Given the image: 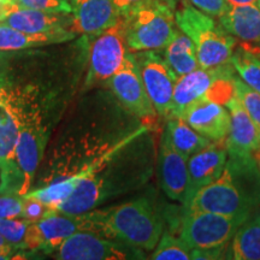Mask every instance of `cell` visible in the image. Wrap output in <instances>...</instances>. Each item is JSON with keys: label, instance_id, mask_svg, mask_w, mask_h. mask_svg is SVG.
<instances>
[{"label": "cell", "instance_id": "obj_33", "mask_svg": "<svg viewBox=\"0 0 260 260\" xmlns=\"http://www.w3.org/2000/svg\"><path fill=\"white\" fill-rule=\"evenodd\" d=\"M23 209V197L0 198V218H21Z\"/></svg>", "mask_w": 260, "mask_h": 260}, {"label": "cell", "instance_id": "obj_4", "mask_svg": "<svg viewBox=\"0 0 260 260\" xmlns=\"http://www.w3.org/2000/svg\"><path fill=\"white\" fill-rule=\"evenodd\" d=\"M175 22L193 41L200 68L207 69L230 63L237 41L218 21L184 3L181 8L175 9Z\"/></svg>", "mask_w": 260, "mask_h": 260}, {"label": "cell", "instance_id": "obj_11", "mask_svg": "<svg viewBox=\"0 0 260 260\" xmlns=\"http://www.w3.org/2000/svg\"><path fill=\"white\" fill-rule=\"evenodd\" d=\"M140 75L155 112L162 118L170 117L177 76L157 51L138 52L135 56Z\"/></svg>", "mask_w": 260, "mask_h": 260}, {"label": "cell", "instance_id": "obj_35", "mask_svg": "<svg viewBox=\"0 0 260 260\" xmlns=\"http://www.w3.org/2000/svg\"><path fill=\"white\" fill-rule=\"evenodd\" d=\"M112 2L123 16L128 14L130 11H133L134 9L148 4V3L154 2V0H112Z\"/></svg>", "mask_w": 260, "mask_h": 260}, {"label": "cell", "instance_id": "obj_6", "mask_svg": "<svg viewBox=\"0 0 260 260\" xmlns=\"http://www.w3.org/2000/svg\"><path fill=\"white\" fill-rule=\"evenodd\" d=\"M129 52L164 50L176 29L175 9L154 0L122 16Z\"/></svg>", "mask_w": 260, "mask_h": 260}, {"label": "cell", "instance_id": "obj_20", "mask_svg": "<svg viewBox=\"0 0 260 260\" xmlns=\"http://www.w3.org/2000/svg\"><path fill=\"white\" fill-rule=\"evenodd\" d=\"M67 15L69 14L41 11V10L22 8V6L12 4L9 14L2 22L21 31L32 32V34L53 32L67 29L64 28Z\"/></svg>", "mask_w": 260, "mask_h": 260}, {"label": "cell", "instance_id": "obj_34", "mask_svg": "<svg viewBox=\"0 0 260 260\" xmlns=\"http://www.w3.org/2000/svg\"><path fill=\"white\" fill-rule=\"evenodd\" d=\"M228 246L213 247V248H193L190 251V259L193 260L225 259Z\"/></svg>", "mask_w": 260, "mask_h": 260}, {"label": "cell", "instance_id": "obj_30", "mask_svg": "<svg viewBox=\"0 0 260 260\" xmlns=\"http://www.w3.org/2000/svg\"><path fill=\"white\" fill-rule=\"evenodd\" d=\"M57 210L51 209L46 204L41 203L34 198H29L23 195V209H22V219L28 220L30 223L39 222V220L46 218Z\"/></svg>", "mask_w": 260, "mask_h": 260}, {"label": "cell", "instance_id": "obj_21", "mask_svg": "<svg viewBox=\"0 0 260 260\" xmlns=\"http://www.w3.org/2000/svg\"><path fill=\"white\" fill-rule=\"evenodd\" d=\"M218 22L235 39L260 44V10L255 4L232 5Z\"/></svg>", "mask_w": 260, "mask_h": 260}, {"label": "cell", "instance_id": "obj_10", "mask_svg": "<svg viewBox=\"0 0 260 260\" xmlns=\"http://www.w3.org/2000/svg\"><path fill=\"white\" fill-rule=\"evenodd\" d=\"M46 130L38 122L21 121L15 148V176L12 194L23 197L29 191L46 147Z\"/></svg>", "mask_w": 260, "mask_h": 260}, {"label": "cell", "instance_id": "obj_7", "mask_svg": "<svg viewBox=\"0 0 260 260\" xmlns=\"http://www.w3.org/2000/svg\"><path fill=\"white\" fill-rule=\"evenodd\" d=\"M246 220L207 211H182L178 236L190 249L228 246Z\"/></svg>", "mask_w": 260, "mask_h": 260}, {"label": "cell", "instance_id": "obj_14", "mask_svg": "<svg viewBox=\"0 0 260 260\" xmlns=\"http://www.w3.org/2000/svg\"><path fill=\"white\" fill-rule=\"evenodd\" d=\"M77 232H86L83 214H60L56 211L46 218L30 223L25 248L54 252L65 239Z\"/></svg>", "mask_w": 260, "mask_h": 260}, {"label": "cell", "instance_id": "obj_26", "mask_svg": "<svg viewBox=\"0 0 260 260\" xmlns=\"http://www.w3.org/2000/svg\"><path fill=\"white\" fill-rule=\"evenodd\" d=\"M230 63L245 82L260 93V58L253 54L245 45L234 51Z\"/></svg>", "mask_w": 260, "mask_h": 260}, {"label": "cell", "instance_id": "obj_5", "mask_svg": "<svg viewBox=\"0 0 260 260\" xmlns=\"http://www.w3.org/2000/svg\"><path fill=\"white\" fill-rule=\"evenodd\" d=\"M235 75L236 71L232 63H226L207 69L199 68L177 77L169 118H181L188 107L201 100H211L225 105L235 95Z\"/></svg>", "mask_w": 260, "mask_h": 260}, {"label": "cell", "instance_id": "obj_29", "mask_svg": "<svg viewBox=\"0 0 260 260\" xmlns=\"http://www.w3.org/2000/svg\"><path fill=\"white\" fill-rule=\"evenodd\" d=\"M30 222L17 218H0V235L12 247L25 248Z\"/></svg>", "mask_w": 260, "mask_h": 260}, {"label": "cell", "instance_id": "obj_38", "mask_svg": "<svg viewBox=\"0 0 260 260\" xmlns=\"http://www.w3.org/2000/svg\"><path fill=\"white\" fill-rule=\"evenodd\" d=\"M252 157H253V160H254L256 168H258V170L260 172V146L256 149H254L252 153Z\"/></svg>", "mask_w": 260, "mask_h": 260}, {"label": "cell", "instance_id": "obj_17", "mask_svg": "<svg viewBox=\"0 0 260 260\" xmlns=\"http://www.w3.org/2000/svg\"><path fill=\"white\" fill-rule=\"evenodd\" d=\"M225 106L230 115V129L225 140L228 155L249 157L260 146V130L236 94Z\"/></svg>", "mask_w": 260, "mask_h": 260}, {"label": "cell", "instance_id": "obj_23", "mask_svg": "<svg viewBox=\"0 0 260 260\" xmlns=\"http://www.w3.org/2000/svg\"><path fill=\"white\" fill-rule=\"evenodd\" d=\"M225 259L260 260V211L239 228L228 246Z\"/></svg>", "mask_w": 260, "mask_h": 260}, {"label": "cell", "instance_id": "obj_27", "mask_svg": "<svg viewBox=\"0 0 260 260\" xmlns=\"http://www.w3.org/2000/svg\"><path fill=\"white\" fill-rule=\"evenodd\" d=\"M190 247L180 236L170 232L161 234L151 259L153 260H190Z\"/></svg>", "mask_w": 260, "mask_h": 260}, {"label": "cell", "instance_id": "obj_36", "mask_svg": "<svg viewBox=\"0 0 260 260\" xmlns=\"http://www.w3.org/2000/svg\"><path fill=\"white\" fill-rule=\"evenodd\" d=\"M12 4H3V3H0V22L3 21V19L5 18V16L9 14L10 11V8H11Z\"/></svg>", "mask_w": 260, "mask_h": 260}, {"label": "cell", "instance_id": "obj_28", "mask_svg": "<svg viewBox=\"0 0 260 260\" xmlns=\"http://www.w3.org/2000/svg\"><path fill=\"white\" fill-rule=\"evenodd\" d=\"M235 94L260 130V93L249 87L239 75L234 76Z\"/></svg>", "mask_w": 260, "mask_h": 260}, {"label": "cell", "instance_id": "obj_43", "mask_svg": "<svg viewBox=\"0 0 260 260\" xmlns=\"http://www.w3.org/2000/svg\"><path fill=\"white\" fill-rule=\"evenodd\" d=\"M256 6H258L259 8V10H260V0H256V4H255Z\"/></svg>", "mask_w": 260, "mask_h": 260}, {"label": "cell", "instance_id": "obj_40", "mask_svg": "<svg viewBox=\"0 0 260 260\" xmlns=\"http://www.w3.org/2000/svg\"><path fill=\"white\" fill-rule=\"evenodd\" d=\"M245 46L248 48L249 51L252 52L253 54H255L256 57L260 58V46H252V45H249V42H246V44H243Z\"/></svg>", "mask_w": 260, "mask_h": 260}, {"label": "cell", "instance_id": "obj_15", "mask_svg": "<svg viewBox=\"0 0 260 260\" xmlns=\"http://www.w3.org/2000/svg\"><path fill=\"white\" fill-rule=\"evenodd\" d=\"M228 161L225 141H212L188 158V181L182 209H186L195 194L222 174Z\"/></svg>", "mask_w": 260, "mask_h": 260}, {"label": "cell", "instance_id": "obj_37", "mask_svg": "<svg viewBox=\"0 0 260 260\" xmlns=\"http://www.w3.org/2000/svg\"><path fill=\"white\" fill-rule=\"evenodd\" d=\"M0 249L12 253V246L10 245V243L6 241V240L2 235H0Z\"/></svg>", "mask_w": 260, "mask_h": 260}, {"label": "cell", "instance_id": "obj_8", "mask_svg": "<svg viewBox=\"0 0 260 260\" xmlns=\"http://www.w3.org/2000/svg\"><path fill=\"white\" fill-rule=\"evenodd\" d=\"M56 258L61 260H128L145 259L141 248L118 240L89 232H77L56 248Z\"/></svg>", "mask_w": 260, "mask_h": 260}, {"label": "cell", "instance_id": "obj_41", "mask_svg": "<svg viewBox=\"0 0 260 260\" xmlns=\"http://www.w3.org/2000/svg\"><path fill=\"white\" fill-rule=\"evenodd\" d=\"M161 2L167 3V4H168V5H170L171 8L176 9V6H177L178 3H180V2H183V0H161Z\"/></svg>", "mask_w": 260, "mask_h": 260}, {"label": "cell", "instance_id": "obj_13", "mask_svg": "<svg viewBox=\"0 0 260 260\" xmlns=\"http://www.w3.org/2000/svg\"><path fill=\"white\" fill-rule=\"evenodd\" d=\"M21 118L15 103L0 87V193H12L15 176V148Z\"/></svg>", "mask_w": 260, "mask_h": 260}, {"label": "cell", "instance_id": "obj_16", "mask_svg": "<svg viewBox=\"0 0 260 260\" xmlns=\"http://www.w3.org/2000/svg\"><path fill=\"white\" fill-rule=\"evenodd\" d=\"M69 30L75 35L94 37L122 17L112 0H74Z\"/></svg>", "mask_w": 260, "mask_h": 260}, {"label": "cell", "instance_id": "obj_19", "mask_svg": "<svg viewBox=\"0 0 260 260\" xmlns=\"http://www.w3.org/2000/svg\"><path fill=\"white\" fill-rule=\"evenodd\" d=\"M160 184L169 199L183 203L188 181V158L181 154L167 135H162L159 149Z\"/></svg>", "mask_w": 260, "mask_h": 260}, {"label": "cell", "instance_id": "obj_1", "mask_svg": "<svg viewBox=\"0 0 260 260\" xmlns=\"http://www.w3.org/2000/svg\"><path fill=\"white\" fill-rule=\"evenodd\" d=\"M260 209V172L252 155H228L222 174L201 188L186 209L248 219Z\"/></svg>", "mask_w": 260, "mask_h": 260}, {"label": "cell", "instance_id": "obj_31", "mask_svg": "<svg viewBox=\"0 0 260 260\" xmlns=\"http://www.w3.org/2000/svg\"><path fill=\"white\" fill-rule=\"evenodd\" d=\"M15 4L22 8H30L57 14H70L73 8L68 0H15Z\"/></svg>", "mask_w": 260, "mask_h": 260}, {"label": "cell", "instance_id": "obj_25", "mask_svg": "<svg viewBox=\"0 0 260 260\" xmlns=\"http://www.w3.org/2000/svg\"><path fill=\"white\" fill-rule=\"evenodd\" d=\"M167 121L164 134L167 135L171 145L186 158L198 153L212 142L206 136L201 135L200 133L191 128L184 119L172 117Z\"/></svg>", "mask_w": 260, "mask_h": 260}, {"label": "cell", "instance_id": "obj_18", "mask_svg": "<svg viewBox=\"0 0 260 260\" xmlns=\"http://www.w3.org/2000/svg\"><path fill=\"white\" fill-rule=\"evenodd\" d=\"M181 118L211 141H225L229 134L230 115L220 103L201 100L188 107Z\"/></svg>", "mask_w": 260, "mask_h": 260}, {"label": "cell", "instance_id": "obj_3", "mask_svg": "<svg viewBox=\"0 0 260 260\" xmlns=\"http://www.w3.org/2000/svg\"><path fill=\"white\" fill-rule=\"evenodd\" d=\"M146 128L139 129L128 138L109 149L102 157L94 159L86 165V177L80 182L76 189L61 203L57 211L65 214H81L95 209L107 199L126 191L138 178H124L119 169H113L112 161L118 151L133 140L139 138Z\"/></svg>", "mask_w": 260, "mask_h": 260}, {"label": "cell", "instance_id": "obj_39", "mask_svg": "<svg viewBox=\"0 0 260 260\" xmlns=\"http://www.w3.org/2000/svg\"><path fill=\"white\" fill-rule=\"evenodd\" d=\"M232 5H243V4H256V0H228Z\"/></svg>", "mask_w": 260, "mask_h": 260}, {"label": "cell", "instance_id": "obj_22", "mask_svg": "<svg viewBox=\"0 0 260 260\" xmlns=\"http://www.w3.org/2000/svg\"><path fill=\"white\" fill-rule=\"evenodd\" d=\"M75 38L73 31L59 30L53 32H25L5 23H0V51H18L24 48L59 44Z\"/></svg>", "mask_w": 260, "mask_h": 260}, {"label": "cell", "instance_id": "obj_9", "mask_svg": "<svg viewBox=\"0 0 260 260\" xmlns=\"http://www.w3.org/2000/svg\"><path fill=\"white\" fill-rule=\"evenodd\" d=\"M129 50L125 41L124 19L94 35L89 45V73L87 84L107 82L124 63Z\"/></svg>", "mask_w": 260, "mask_h": 260}, {"label": "cell", "instance_id": "obj_42", "mask_svg": "<svg viewBox=\"0 0 260 260\" xmlns=\"http://www.w3.org/2000/svg\"><path fill=\"white\" fill-rule=\"evenodd\" d=\"M0 3H3V4H15V0H0Z\"/></svg>", "mask_w": 260, "mask_h": 260}, {"label": "cell", "instance_id": "obj_2", "mask_svg": "<svg viewBox=\"0 0 260 260\" xmlns=\"http://www.w3.org/2000/svg\"><path fill=\"white\" fill-rule=\"evenodd\" d=\"M86 232L118 240L138 248L153 249L164 232V218L153 199L140 197L109 209H93L82 213Z\"/></svg>", "mask_w": 260, "mask_h": 260}, {"label": "cell", "instance_id": "obj_24", "mask_svg": "<svg viewBox=\"0 0 260 260\" xmlns=\"http://www.w3.org/2000/svg\"><path fill=\"white\" fill-rule=\"evenodd\" d=\"M164 59L177 77L200 68L193 41L177 25L170 41L164 47Z\"/></svg>", "mask_w": 260, "mask_h": 260}, {"label": "cell", "instance_id": "obj_32", "mask_svg": "<svg viewBox=\"0 0 260 260\" xmlns=\"http://www.w3.org/2000/svg\"><path fill=\"white\" fill-rule=\"evenodd\" d=\"M184 2H188V4L193 5L204 14L217 19L225 14L232 6L228 0H184Z\"/></svg>", "mask_w": 260, "mask_h": 260}, {"label": "cell", "instance_id": "obj_12", "mask_svg": "<svg viewBox=\"0 0 260 260\" xmlns=\"http://www.w3.org/2000/svg\"><path fill=\"white\" fill-rule=\"evenodd\" d=\"M107 83L122 105L138 118L151 121L157 115L146 92L134 53L129 52L124 63Z\"/></svg>", "mask_w": 260, "mask_h": 260}]
</instances>
